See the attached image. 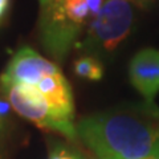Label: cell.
I'll return each mask as SVG.
<instances>
[{
    "label": "cell",
    "mask_w": 159,
    "mask_h": 159,
    "mask_svg": "<svg viewBox=\"0 0 159 159\" xmlns=\"http://www.w3.org/2000/svg\"><path fill=\"white\" fill-rule=\"evenodd\" d=\"M76 130L97 159H148L159 154V107L154 102L92 114Z\"/></svg>",
    "instance_id": "cell-1"
},
{
    "label": "cell",
    "mask_w": 159,
    "mask_h": 159,
    "mask_svg": "<svg viewBox=\"0 0 159 159\" xmlns=\"http://www.w3.org/2000/svg\"><path fill=\"white\" fill-rule=\"evenodd\" d=\"M102 4L103 0H49L43 6L40 37L47 52L56 60H62Z\"/></svg>",
    "instance_id": "cell-2"
},
{
    "label": "cell",
    "mask_w": 159,
    "mask_h": 159,
    "mask_svg": "<svg viewBox=\"0 0 159 159\" xmlns=\"http://www.w3.org/2000/svg\"><path fill=\"white\" fill-rule=\"evenodd\" d=\"M133 21L134 11L130 0H105L78 47L93 57L94 54L113 53L129 36Z\"/></svg>",
    "instance_id": "cell-3"
},
{
    "label": "cell",
    "mask_w": 159,
    "mask_h": 159,
    "mask_svg": "<svg viewBox=\"0 0 159 159\" xmlns=\"http://www.w3.org/2000/svg\"><path fill=\"white\" fill-rule=\"evenodd\" d=\"M13 110L39 127L57 131L69 139L77 137L73 119L53 107L36 85L2 84Z\"/></svg>",
    "instance_id": "cell-4"
},
{
    "label": "cell",
    "mask_w": 159,
    "mask_h": 159,
    "mask_svg": "<svg viewBox=\"0 0 159 159\" xmlns=\"http://www.w3.org/2000/svg\"><path fill=\"white\" fill-rule=\"evenodd\" d=\"M58 72L56 64L40 56L31 48H23L12 57L0 80L2 84L37 85L43 78Z\"/></svg>",
    "instance_id": "cell-5"
},
{
    "label": "cell",
    "mask_w": 159,
    "mask_h": 159,
    "mask_svg": "<svg viewBox=\"0 0 159 159\" xmlns=\"http://www.w3.org/2000/svg\"><path fill=\"white\" fill-rule=\"evenodd\" d=\"M129 78L145 101L154 102L159 93V49L139 51L129 64Z\"/></svg>",
    "instance_id": "cell-6"
},
{
    "label": "cell",
    "mask_w": 159,
    "mask_h": 159,
    "mask_svg": "<svg viewBox=\"0 0 159 159\" xmlns=\"http://www.w3.org/2000/svg\"><path fill=\"white\" fill-rule=\"evenodd\" d=\"M36 86L53 107H56L58 111L64 113L65 116L74 118L72 88L61 72L43 78Z\"/></svg>",
    "instance_id": "cell-7"
},
{
    "label": "cell",
    "mask_w": 159,
    "mask_h": 159,
    "mask_svg": "<svg viewBox=\"0 0 159 159\" xmlns=\"http://www.w3.org/2000/svg\"><path fill=\"white\" fill-rule=\"evenodd\" d=\"M74 73L81 78L90 81H99L103 77V66L97 57L84 56L80 57L73 65Z\"/></svg>",
    "instance_id": "cell-8"
},
{
    "label": "cell",
    "mask_w": 159,
    "mask_h": 159,
    "mask_svg": "<svg viewBox=\"0 0 159 159\" xmlns=\"http://www.w3.org/2000/svg\"><path fill=\"white\" fill-rule=\"evenodd\" d=\"M49 159H84L80 154H74L72 151L66 150V148H56L52 154Z\"/></svg>",
    "instance_id": "cell-9"
},
{
    "label": "cell",
    "mask_w": 159,
    "mask_h": 159,
    "mask_svg": "<svg viewBox=\"0 0 159 159\" xmlns=\"http://www.w3.org/2000/svg\"><path fill=\"white\" fill-rule=\"evenodd\" d=\"M9 4H11V0H0V20H3L7 15Z\"/></svg>",
    "instance_id": "cell-10"
},
{
    "label": "cell",
    "mask_w": 159,
    "mask_h": 159,
    "mask_svg": "<svg viewBox=\"0 0 159 159\" xmlns=\"http://www.w3.org/2000/svg\"><path fill=\"white\" fill-rule=\"evenodd\" d=\"M39 2H40V4H41V7H43V6H45L49 0H39Z\"/></svg>",
    "instance_id": "cell-11"
},
{
    "label": "cell",
    "mask_w": 159,
    "mask_h": 159,
    "mask_svg": "<svg viewBox=\"0 0 159 159\" xmlns=\"http://www.w3.org/2000/svg\"><path fill=\"white\" fill-rule=\"evenodd\" d=\"M151 159H159V154H157V155H155V157H152Z\"/></svg>",
    "instance_id": "cell-12"
}]
</instances>
